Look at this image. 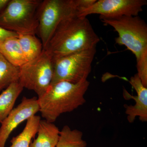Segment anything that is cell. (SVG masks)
Returning a JSON list of instances; mask_svg holds the SVG:
<instances>
[{
    "label": "cell",
    "instance_id": "6da1fadb",
    "mask_svg": "<svg viewBox=\"0 0 147 147\" xmlns=\"http://www.w3.org/2000/svg\"><path fill=\"white\" fill-rule=\"evenodd\" d=\"M100 41L87 17L74 16L58 25L43 50L54 61L73 53L96 48Z\"/></svg>",
    "mask_w": 147,
    "mask_h": 147
},
{
    "label": "cell",
    "instance_id": "7a4b0ae2",
    "mask_svg": "<svg viewBox=\"0 0 147 147\" xmlns=\"http://www.w3.org/2000/svg\"><path fill=\"white\" fill-rule=\"evenodd\" d=\"M102 22L117 32L116 43L126 46L135 55L137 74L142 84L147 87V25L139 16L115 18L99 16Z\"/></svg>",
    "mask_w": 147,
    "mask_h": 147
},
{
    "label": "cell",
    "instance_id": "3957f363",
    "mask_svg": "<svg viewBox=\"0 0 147 147\" xmlns=\"http://www.w3.org/2000/svg\"><path fill=\"white\" fill-rule=\"evenodd\" d=\"M89 86L88 80L77 83L60 82L51 85L45 94L38 98L41 116L54 123L62 114L70 113L84 105Z\"/></svg>",
    "mask_w": 147,
    "mask_h": 147
},
{
    "label": "cell",
    "instance_id": "277c9868",
    "mask_svg": "<svg viewBox=\"0 0 147 147\" xmlns=\"http://www.w3.org/2000/svg\"><path fill=\"white\" fill-rule=\"evenodd\" d=\"M96 0H44L37 11V34L43 49L47 45L56 28L66 18L78 16L80 11L91 5Z\"/></svg>",
    "mask_w": 147,
    "mask_h": 147
},
{
    "label": "cell",
    "instance_id": "5b68a950",
    "mask_svg": "<svg viewBox=\"0 0 147 147\" xmlns=\"http://www.w3.org/2000/svg\"><path fill=\"white\" fill-rule=\"evenodd\" d=\"M41 0H10L0 14V26L18 35L37 34Z\"/></svg>",
    "mask_w": 147,
    "mask_h": 147
},
{
    "label": "cell",
    "instance_id": "8992f818",
    "mask_svg": "<svg viewBox=\"0 0 147 147\" xmlns=\"http://www.w3.org/2000/svg\"><path fill=\"white\" fill-rule=\"evenodd\" d=\"M96 47L67 55L54 61V71L51 85L60 82L77 83L87 80Z\"/></svg>",
    "mask_w": 147,
    "mask_h": 147
},
{
    "label": "cell",
    "instance_id": "52a82bcc",
    "mask_svg": "<svg viewBox=\"0 0 147 147\" xmlns=\"http://www.w3.org/2000/svg\"><path fill=\"white\" fill-rule=\"evenodd\" d=\"M54 71V61L44 50L38 58L19 67V82L22 87L33 90L41 97L49 89Z\"/></svg>",
    "mask_w": 147,
    "mask_h": 147
},
{
    "label": "cell",
    "instance_id": "ba28073f",
    "mask_svg": "<svg viewBox=\"0 0 147 147\" xmlns=\"http://www.w3.org/2000/svg\"><path fill=\"white\" fill-rule=\"evenodd\" d=\"M147 4L146 0H99L80 11L78 16L87 17L92 14L107 18L138 16Z\"/></svg>",
    "mask_w": 147,
    "mask_h": 147
},
{
    "label": "cell",
    "instance_id": "9c48e42d",
    "mask_svg": "<svg viewBox=\"0 0 147 147\" xmlns=\"http://www.w3.org/2000/svg\"><path fill=\"white\" fill-rule=\"evenodd\" d=\"M39 111L38 98L24 97L20 104L13 108L1 123L0 147H5L7 140L12 131L24 121L27 120Z\"/></svg>",
    "mask_w": 147,
    "mask_h": 147
},
{
    "label": "cell",
    "instance_id": "30bf717a",
    "mask_svg": "<svg viewBox=\"0 0 147 147\" xmlns=\"http://www.w3.org/2000/svg\"><path fill=\"white\" fill-rule=\"evenodd\" d=\"M129 83L137 92L136 96H132L125 90L124 97L126 99H134V105H124L125 113L127 115V121L129 123L134 122L137 117L142 122L147 121V87L142 84L141 79L137 74H134L129 80Z\"/></svg>",
    "mask_w": 147,
    "mask_h": 147
},
{
    "label": "cell",
    "instance_id": "8fae6325",
    "mask_svg": "<svg viewBox=\"0 0 147 147\" xmlns=\"http://www.w3.org/2000/svg\"><path fill=\"white\" fill-rule=\"evenodd\" d=\"M59 128L45 120H40L38 129L37 137L29 147H55L59 138Z\"/></svg>",
    "mask_w": 147,
    "mask_h": 147
},
{
    "label": "cell",
    "instance_id": "7c38bea8",
    "mask_svg": "<svg viewBox=\"0 0 147 147\" xmlns=\"http://www.w3.org/2000/svg\"><path fill=\"white\" fill-rule=\"evenodd\" d=\"M18 36L9 37L0 42V53L11 64L20 67L28 61L19 44Z\"/></svg>",
    "mask_w": 147,
    "mask_h": 147
},
{
    "label": "cell",
    "instance_id": "4fadbf2b",
    "mask_svg": "<svg viewBox=\"0 0 147 147\" xmlns=\"http://www.w3.org/2000/svg\"><path fill=\"white\" fill-rule=\"evenodd\" d=\"M24 89L19 82L11 84L0 94V124L8 116L19 96Z\"/></svg>",
    "mask_w": 147,
    "mask_h": 147
},
{
    "label": "cell",
    "instance_id": "5bb4252c",
    "mask_svg": "<svg viewBox=\"0 0 147 147\" xmlns=\"http://www.w3.org/2000/svg\"><path fill=\"white\" fill-rule=\"evenodd\" d=\"M40 120V117L36 115L29 118L22 132L11 140L10 147H30L32 139L37 134Z\"/></svg>",
    "mask_w": 147,
    "mask_h": 147
},
{
    "label": "cell",
    "instance_id": "9a60e30c",
    "mask_svg": "<svg viewBox=\"0 0 147 147\" xmlns=\"http://www.w3.org/2000/svg\"><path fill=\"white\" fill-rule=\"evenodd\" d=\"M18 38L28 62L38 58L42 54L43 50L42 42L35 35H18Z\"/></svg>",
    "mask_w": 147,
    "mask_h": 147
},
{
    "label": "cell",
    "instance_id": "2e32d148",
    "mask_svg": "<svg viewBox=\"0 0 147 147\" xmlns=\"http://www.w3.org/2000/svg\"><path fill=\"white\" fill-rule=\"evenodd\" d=\"M83 135L82 131L72 129L68 125H65L60 132L59 141L55 147H87Z\"/></svg>",
    "mask_w": 147,
    "mask_h": 147
},
{
    "label": "cell",
    "instance_id": "e0dca14e",
    "mask_svg": "<svg viewBox=\"0 0 147 147\" xmlns=\"http://www.w3.org/2000/svg\"><path fill=\"white\" fill-rule=\"evenodd\" d=\"M19 67L11 64L0 53V92L19 80Z\"/></svg>",
    "mask_w": 147,
    "mask_h": 147
},
{
    "label": "cell",
    "instance_id": "ac0fdd59",
    "mask_svg": "<svg viewBox=\"0 0 147 147\" xmlns=\"http://www.w3.org/2000/svg\"><path fill=\"white\" fill-rule=\"evenodd\" d=\"M18 35L16 33L6 30L0 26V42L9 37Z\"/></svg>",
    "mask_w": 147,
    "mask_h": 147
},
{
    "label": "cell",
    "instance_id": "d6986e66",
    "mask_svg": "<svg viewBox=\"0 0 147 147\" xmlns=\"http://www.w3.org/2000/svg\"><path fill=\"white\" fill-rule=\"evenodd\" d=\"M10 0H0V14L6 7Z\"/></svg>",
    "mask_w": 147,
    "mask_h": 147
}]
</instances>
